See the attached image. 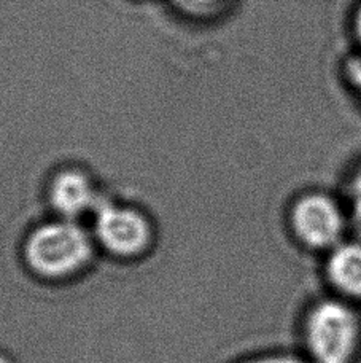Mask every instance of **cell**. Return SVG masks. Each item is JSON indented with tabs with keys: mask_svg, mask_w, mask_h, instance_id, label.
Wrapping results in <instances>:
<instances>
[{
	"mask_svg": "<svg viewBox=\"0 0 361 363\" xmlns=\"http://www.w3.org/2000/svg\"><path fill=\"white\" fill-rule=\"evenodd\" d=\"M358 332L353 311L334 300L314 304L302 320V340L314 363H349Z\"/></svg>",
	"mask_w": 361,
	"mask_h": 363,
	"instance_id": "obj_3",
	"label": "cell"
},
{
	"mask_svg": "<svg viewBox=\"0 0 361 363\" xmlns=\"http://www.w3.org/2000/svg\"><path fill=\"white\" fill-rule=\"evenodd\" d=\"M352 206H353V212H355L357 222L361 226V172L358 174L357 179L353 180V185H352Z\"/></svg>",
	"mask_w": 361,
	"mask_h": 363,
	"instance_id": "obj_9",
	"label": "cell"
},
{
	"mask_svg": "<svg viewBox=\"0 0 361 363\" xmlns=\"http://www.w3.org/2000/svg\"><path fill=\"white\" fill-rule=\"evenodd\" d=\"M183 2L195 6V9H209V6H214L218 0H183Z\"/></svg>",
	"mask_w": 361,
	"mask_h": 363,
	"instance_id": "obj_10",
	"label": "cell"
},
{
	"mask_svg": "<svg viewBox=\"0 0 361 363\" xmlns=\"http://www.w3.org/2000/svg\"><path fill=\"white\" fill-rule=\"evenodd\" d=\"M239 363H307L299 355H296L290 351H273V352H263L253 355V357L245 359Z\"/></svg>",
	"mask_w": 361,
	"mask_h": 363,
	"instance_id": "obj_7",
	"label": "cell"
},
{
	"mask_svg": "<svg viewBox=\"0 0 361 363\" xmlns=\"http://www.w3.org/2000/svg\"><path fill=\"white\" fill-rule=\"evenodd\" d=\"M357 30H358L360 38H361V9L358 10V15H357Z\"/></svg>",
	"mask_w": 361,
	"mask_h": 363,
	"instance_id": "obj_12",
	"label": "cell"
},
{
	"mask_svg": "<svg viewBox=\"0 0 361 363\" xmlns=\"http://www.w3.org/2000/svg\"><path fill=\"white\" fill-rule=\"evenodd\" d=\"M347 75H349V80L353 85V88L358 89L361 93V55L353 57L347 66Z\"/></svg>",
	"mask_w": 361,
	"mask_h": 363,
	"instance_id": "obj_8",
	"label": "cell"
},
{
	"mask_svg": "<svg viewBox=\"0 0 361 363\" xmlns=\"http://www.w3.org/2000/svg\"><path fill=\"white\" fill-rule=\"evenodd\" d=\"M91 231L102 254L118 260L145 257L156 242V230L150 216L107 193L93 212Z\"/></svg>",
	"mask_w": 361,
	"mask_h": 363,
	"instance_id": "obj_2",
	"label": "cell"
},
{
	"mask_svg": "<svg viewBox=\"0 0 361 363\" xmlns=\"http://www.w3.org/2000/svg\"><path fill=\"white\" fill-rule=\"evenodd\" d=\"M96 180L80 167H66L50 177L47 201L55 217L80 220L93 216L104 196Z\"/></svg>",
	"mask_w": 361,
	"mask_h": 363,
	"instance_id": "obj_5",
	"label": "cell"
},
{
	"mask_svg": "<svg viewBox=\"0 0 361 363\" xmlns=\"http://www.w3.org/2000/svg\"><path fill=\"white\" fill-rule=\"evenodd\" d=\"M0 363H15V360H13L11 355L0 351Z\"/></svg>",
	"mask_w": 361,
	"mask_h": 363,
	"instance_id": "obj_11",
	"label": "cell"
},
{
	"mask_svg": "<svg viewBox=\"0 0 361 363\" xmlns=\"http://www.w3.org/2000/svg\"><path fill=\"white\" fill-rule=\"evenodd\" d=\"M326 274L343 294L361 298V244H338L328 257Z\"/></svg>",
	"mask_w": 361,
	"mask_h": 363,
	"instance_id": "obj_6",
	"label": "cell"
},
{
	"mask_svg": "<svg viewBox=\"0 0 361 363\" xmlns=\"http://www.w3.org/2000/svg\"><path fill=\"white\" fill-rule=\"evenodd\" d=\"M288 226L294 241L307 249H334L343 236L344 217L330 196L307 193L290 206Z\"/></svg>",
	"mask_w": 361,
	"mask_h": 363,
	"instance_id": "obj_4",
	"label": "cell"
},
{
	"mask_svg": "<svg viewBox=\"0 0 361 363\" xmlns=\"http://www.w3.org/2000/svg\"><path fill=\"white\" fill-rule=\"evenodd\" d=\"M101 250L93 231L80 220L51 217L29 231L23 260L35 277L66 282L93 267Z\"/></svg>",
	"mask_w": 361,
	"mask_h": 363,
	"instance_id": "obj_1",
	"label": "cell"
}]
</instances>
